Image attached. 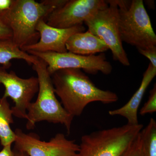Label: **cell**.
<instances>
[{"instance_id": "cell-11", "label": "cell", "mask_w": 156, "mask_h": 156, "mask_svg": "<svg viewBox=\"0 0 156 156\" xmlns=\"http://www.w3.org/2000/svg\"><path fill=\"white\" fill-rule=\"evenodd\" d=\"M85 30L83 24L69 28L60 29L50 26L44 20H41L36 27V30L40 35L38 41L22 50L27 53H66L68 51L66 44L68 39L74 34L83 32Z\"/></svg>"}, {"instance_id": "cell-16", "label": "cell", "mask_w": 156, "mask_h": 156, "mask_svg": "<svg viewBox=\"0 0 156 156\" xmlns=\"http://www.w3.org/2000/svg\"><path fill=\"white\" fill-rule=\"evenodd\" d=\"M144 156H156V122L151 119L147 126L140 132Z\"/></svg>"}, {"instance_id": "cell-15", "label": "cell", "mask_w": 156, "mask_h": 156, "mask_svg": "<svg viewBox=\"0 0 156 156\" xmlns=\"http://www.w3.org/2000/svg\"><path fill=\"white\" fill-rule=\"evenodd\" d=\"M13 112L7 98H0V142L3 147L12 144L16 135L10 125L14 122Z\"/></svg>"}, {"instance_id": "cell-1", "label": "cell", "mask_w": 156, "mask_h": 156, "mask_svg": "<svg viewBox=\"0 0 156 156\" xmlns=\"http://www.w3.org/2000/svg\"><path fill=\"white\" fill-rule=\"evenodd\" d=\"M54 92L62 105L72 116H79L89 104L113 103L119 99L115 92L98 88L81 69H66L51 76Z\"/></svg>"}, {"instance_id": "cell-8", "label": "cell", "mask_w": 156, "mask_h": 156, "mask_svg": "<svg viewBox=\"0 0 156 156\" xmlns=\"http://www.w3.org/2000/svg\"><path fill=\"white\" fill-rule=\"evenodd\" d=\"M14 147L23 151L29 156H76L79 145L69 140L64 134L58 133L49 141H42L33 133H25L17 128Z\"/></svg>"}, {"instance_id": "cell-17", "label": "cell", "mask_w": 156, "mask_h": 156, "mask_svg": "<svg viewBox=\"0 0 156 156\" xmlns=\"http://www.w3.org/2000/svg\"><path fill=\"white\" fill-rule=\"evenodd\" d=\"M140 132L128 148L120 156H144L142 138Z\"/></svg>"}, {"instance_id": "cell-12", "label": "cell", "mask_w": 156, "mask_h": 156, "mask_svg": "<svg viewBox=\"0 0 156 156\" xmlns=\"http://www.w3.org/2000/svg\"><path fill=\"white\" fill-rule=\"evenodd\" d=\"M156 75V68L151 63L148 66L143 76L140 86L133 96L124 106L108 112L111 116L119 115L124 117L130 125L139 124L137 112L146 91Z\"/></svg>"}, {"instance_id": "cell-4", "label": "cell", "mask_w": 156, "mask_h": 156, "mask_svg": "<svg viewBox=\"0 0 156 156\" xmlns=\"http://www.w3.org/2000/svg\"><path fill=\"white\" fill-rule=\"evenodd\" d=\"M115 1L122 41L137 50L156 48V35L143 1Z\"/></svg>"}, {"instance_id": "cell-2", "label": "cell", "mask_w": 156, "mask_h": 156, "mask_svg": "<svg viewBox=\"0 0 156 156\" xmlns=\"http://www.w3.org/2000/svg\"><path fill=\"white\" fill-rule=\"evenodd\" d=\"M67 0H13L10 9L0 14V21L11 30L12 40L21 50L38 41L39 21L46 20Z\"/></svg>"}, {"instance_id": "cell-13", "label": "cell", "mask_w": 156, "mask_h": 156, "mask_svg": "<svg viewBox=\"0 0 156 156\" xmlns=\"http://www.w3.org/2000/svg\"><path fill=\"white\" fill-rule=\"evenodd\" d=\"M66 46L68 52L82 56L94 55L109 50L103 41L88 30L72 35Z\"/></svg>"}, {"instance_id": "cell-19", "label": "cell", "mask_w": 156, "mask_h": 156, "mask_svg": "<svg viewBox=\"0 0 156 156\" xmlns=\"http://www.w3.org/2000/svg\"><path fill=\"white\" fill-rule=\"evenodd\" d=\"M137 50L140 54L148 58L151 64L154 68H156V48Z\"/></svg>"}, {"instance_id": "cell-18", "label": "cell", "mask_w": 156, "mask_h": 156, "mask_svg": "<svg viewBox=\"0 0 156 156\" xmlns=\"http://www.w3.org/2000/svg\"><path fill=\"white\" fill-rule=\"evenodd\" d=\"M156 112V86L154 85L153 88L150 92L147 101L140 109L139 114L141 115L152 114Z\"/></svg>"}, {"instance_id": "cell-20", "label": "cell", "mask_w": 156, "mask_h": 156, "mask_svg": "<svg viewBox=\"0 0 156 156\" xmlns=\"http://www.w3.org/2000/svg\"><path fill=\"white\" fill-rule=\"evenodd\" d=\"M11 30L0 21V39H12Z\"/></svg>"}, {"instance_id": "cell-10", "label": "cell", "mask_w": 156, "mask_h": 156, "mask_svg": "<svg viewBox=\"0 0 156 156\" xmlns=\"http://www.w3.org/2000/svg\"><path fill=\"white\" fill-rule=\"evenodd\" d=\"M108 6L104 0H67L49 15L46 22L56 28H71L83 24L93 14Z\"/></svg>"}, {"instance_id": "cell-23", "label": "cell", "mask_w": 156, "mask_h": 156, "mask_svg": "<svg viewBox=\"0 0 156 156\" xmlns=\"http://www.w3.org/2000/svg\"><path fill=\"white\" fill-rule=\"evenodd\" d=\"M13 150L14 151V156H29L24 152L19 150L16 148L14 147Z\"/></svg>"}, {"instance_id": "cell-14", "label": "cell", "mask_w": 156, "mask_h": 156, "mask_svg": "<svg viewBox=\"0 0 156 156\" xmlns=\"http://www.w3.org/2000/svg\"><path fill=\"white\" fill-rule=\"evenodd\" d=\"M13 59H23L28 64L33 65L38 58L20 49L12 39H0V64L8 69Z\"/></svg>"}, {"instance_id": "cell-9", "label": "cell", "mask_w": 156, "mask_h": 156, "mask_svg": "<svg viewBox=\"0 0 156 156\" xmlns=\"http://www.w3.org/2000/svg\"><path fill=\"white\" fill-rule=\"evenodd\" d=\"M0 84L5 88L3 97L10 98L14 106L11 108L13 115L20 119H27V109L36 93L38 92L37 77L27 79L19 77L15 72L9 73L5 68L0 67Z\"/></svg>"}, {"instance_id": "cell-21", "label": "cell", "mask_w": 156, "mask_h": 156, "mask_svg": "<svg viewBox=\"0 0 156 156\" xmlns=\"http://www.w3.org/2000/svg\"><path fill=\"white\" fill-rule=\"evenodd\" d=\"M13 2V0H0V14L9 10Z\"/></svg>"}, {"instance_id": "cell-5", "label": "cell", "mask_w": 156, "mask_h": 156, "mask_svg": "<svg viewBox=\"0 0 156 156\" xmlns=\"http://www.w3.org/2000/svg\"><path fill=\"white\" fill-rule=\"evenodd\" d=\"M143 128L142 124H127L84 135L76 156H120Z\"/></svg>"}, {"instance_id": "cell-3", "label": "cell", "mask_w": 156, "mask_h": 156, "mask_svg": "<svg viewBox=\"0 0 156 156\" xmlns=\"http://www.w3.org/2000/svg\"><path fill=\"white\" fill-rule=\"evenodd\" d=\"M33 68L37 75L38 94L37 100L31 102L27 109L26 128L34 129L37 123L47 121L63 125L69 134L74 117L65 110L56 98L47 65L38 58Z\"/></svg>"}, {"instance_id": "cell-7", "label": "cell", "mask_w": 156, "mask_h": 156, "mask_svg": "<svg viewBox=\"0 0 156 156\" xmlns=\"http://www.w3.org/2000/svg\"><path fill=\"white\" fill-rule=\"evenodd\" d=\"M27 53L44 62L51 76L57 71L66 69H83L86 72L92 74L100 72L104 74L108 75L112 70L111 64L108 61L103 53L87 56L69 52L63 53L30 52Z\"/></svg>"}, {"instance_id": "cell-6", "label": "cell", "mask_w": 156, "mask_h": 156, "mask_svg": "<svg viewBox=\"0 0 156 156\" xmlns=\"http://www.w3.org/2000/svg\"><path fill=\"white\" fill-rule=\"evenodd\" d=\"M108 7L101 9L88 18L84 23L88 31L103 41L111 51L113 58L125 66L129 62L120 37L118 7L115 1H107Z\"/></svg>"}, {"instance_id": "cell-22", "label": "cell", "mask_w": 156, "mask_h": 156, "mask_svg": "<svg viewBox=\"0 0 156 156\" xmlns=\"http://www.w3.org/2000/svg\"><path fill=\"white\" fill-rule=\"evenodd\" d=\"M0 156H14V151L11 149V144L3 147L0 151Z\"/></svg>"}]
</instances>
